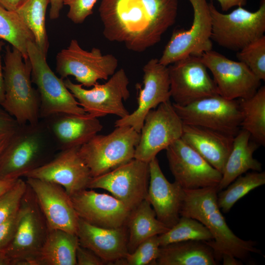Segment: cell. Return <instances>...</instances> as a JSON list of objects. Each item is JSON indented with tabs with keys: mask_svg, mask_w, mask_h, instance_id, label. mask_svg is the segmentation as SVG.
Masks as SVG:
<instances>
[{
	"mask_svg": "<svg viewBox=\"0 0 265 265\" xmlns=\"http://www.w3.org/2000/svg\"><path fill=\"white\" fill-rule=\"evenodd\" d=\"M184 190L180 215L194 218L209 230L213 240L206 242L217 261L225 255L246 260L251 253H261L255 242L239 238L228 226L218 205L216 187Z\"/></svg>",
	"mask_w": 265,
	"mask_h": 265,
	"instance_id": "2",
	"label": "cell"
},
{
	"mask_svg": "<svg viewBox=\"0 0 265 265\" xmlns=\"http://www.w3.org/2000/svg\"><path fill=\"white\" fill-rule=\"evenodd\" d=\"M52 116L50 129L61 150L81 146L103 129L98 118L87 113Z\"/></svg>",
	"mask_w": 265,
	"mask_h": 265,
	"instance_id": "25",
	"label": "cell"
},
{
	"mask_svg": "<svg viewBox=\"0 0 265 265\" xmlns=\"http://www.w3.org/2000/svg\"><path fill=\"white\" fill-rule=\"evenodd\" d=\"M250 133L240 130L234 137L231 152L225 163L222 178L216 187L218 192L225 188L238 176L251 170L262 171V163L253 157L259 145L250 141Z\"/></svg>",
	"mask_w": 265,
	"mask_h": 265,
	"instance_id": "26",
	"label": "cell"
},
{
	"mask_svg": "<svg viewBox=\"0 0 265 265\" xmlns=\"http://www.w3.org/2000/svg\"><path fill=\"white\" fill-rule=\"evenodd\" d=\"M247 0H217L221 9L223 11H227L235 6H242L247 3Z\"/></svg>",
	"mask_w": 265,
	"mask_h": 265,
	"instance_id": "43",
	"label": "cell"
},
{
	"mask_svg": "<svg viewBox=\"0 0 265 265\" xmlns=\"http://www.w3.org/2000/svg\"><path fill=\"white\" fill-rule=\"evenodd\" d=\"M234 137L214 130L184 124L181 139L222 173Z\"/></svg>",
	"mask_w": 265,
	"mask_h": 265,
	"instance_id": "24",
	"label": "cell"
},
{
	"mask_svg": "<svg viewBox=\"0 0 265 265\" xmlns=\"http://www.w3.org/2000/svg\"><path fill=\"white\" fill-rule=\"evenodd\" d=\"M99 12L105 37L129 50L144 52L161 39L144 0H102Z\"/></svg>",
	"mask_w": 265,
	"mask_h": 265,
	"instance_id": "1",
	"label": "cell"
},
{
	"mask_svg": "<svg viewBox=\"0 0 265 265\" xmlns=\"http://www.w3.org/2000/svg\"><path fill=\"white\" fill-rule=\"evenodd\" d=\"M242 115L240 127L259 145L265 144V86L247 98L238 100Z\"/></svg>",
	"mask_w": 265,
	"mask_h": 265,
	"instance_id": "30",
	"label": "cell"
},
{
	"mask_svg": "<svg viewBox=\"0 0 265 265\" xmlns=\"http://www.w3.org/2000/svg\"><path fill=\"white\" fill-rule=\"evenodd\" d=\"M193 19L188 29H176L166 45L159 62L168 65L189 56H201L212 50V17L207 0H188Z\"/></svg>",
	"mask_w": 265,
	"mask_h": 265,
	"instance_id": "11",
	"label": "cell"
},
{
	"mask_svg": "<svg viewBox=\"0 0 265 265\" xmlns=\"http://www.w3.org/2000/svg\"><path fill=\"white\" fill-rule=\"evenodd\" d=\"M117 58L112 54H103L97 48L83 50L76 39L61 50L56 56V71L61 79L75 78L83 86L90 87L100 80L108 79L116 71Z\"/></svg>",
	"mask_w": 265,
	"mask_h": 265,
	"instance_id": "10",
	"label": "cell"
},
{
	"mask_svg": "<svg viewBox=\"0 0 265 265\" xmlns=\"http://www.w3.org/2000/svg\"><path fill=\"white\" fill-rule=\"evenodd\" d=\"M27 186L26 180L19 178L10 188L0 195V224L17 212Z\"/></svg>",
	"mask_w": 265,
	"mask_h": 265,
	"instance_id": "37",
	"label": "cell"
},
{
	"mask_svg": "<svg viewBox=\"0 0 265 265\" xmlns=\"http://www.w3.org/2000/svg\"><path fill=\"white\" fill-rule=\"evenodd\" d=\"M78 147L61 150L52 159L28 172L24 177L57 184L70 195L87 188L92 178Z\"/></svg>",
	"mask_w": 265,
	"mask_h": 265,
	"instance_id": "19",
	"label": "cell"
},
{
	"mask_svg": "<svg viewBox=\"0 0 265 265\" xmlns=\"http://www.w3.org/2000/svg\"><path fill=\"white\" fill-rule=\"evenodd\" d=\"M27 53L31 66V81L36 85L39 96L40 117L47 118L58 114L86 113L65 86L64 80L52 70L46 56L34 42H28Z\"/></svg>",
	"mask_w": 265,
	"mask_h": 265,
	"instance_id": "6",
	"label": "cell"
},
{
	"mask_svg": "<svg viewBox=\"0 0 265 265\" xmlns=\"http://www.w3.org/2000/svg\"><path fill=\"white\" fill-rule=\"evenodd\" d=\"M49 230L36 197L27 185L17 211L14 236L4 249L11 260V265H36Z\"/></svg>",
	"mask_w": 265,
	"mask_h": 265,
	"instance_id": "4",
	"label": "cell"
},
{
	"mask_svg": "<svg viewBox=\"0 0 265 265\" xmlns=\"http://www.w3.org/2000/svg\"><path fill=\"white\" fill-rule=\"evenodd\" d=\"M70 197L79 217L88 223L105 228L126 225L131 211L113 196L86 188Z\"/></svg>",
	"mask_w": 265,
	"mask_h": 265,
	"instance_id": "21",
	"label": "cell"
},
{
	"mask_svg": "<svg viewBox=\"0 0 265 265\" xmlns=\"http://www.w3.org/2000/svg\"><path fill=\"white\" fill-rule=\"evenodd\" d=\"M0 39L20 51L25 60L28 59L27 44L34 42L33 34L15 11L8 10L0 4Z\"/></svg>",
	"mask_w": 265,
	"mask_h": 265,
	"instance_id": "32",
	"label": "cell"
},
{
	"mask_svg": "<svg viewBox=\"0 0 265 265\" xmlns=\"http://www.w3.org/2000/svg\"><path fill=\"white\" fill-rule=\"evenodd\" d=\"M4 45V43L0 40V106L2 104L4 100V85L3 68L1 64V53L2 50V47Z\"/></svg>",
	"mask_w": 265,
	"mask_h": 265,
	"instance_id": "45",
	"label": "cell"
},
{
	"mask_svg": "<svg viewBox=\"0 0 265 265\" xmlns=\"http://www.w3.org/2000/svg\"><path fill=\"white\" fill-rule=\"evenodd\" d=\"M149 179V163L134 158L92 177L87 189L101 188L109 191L131 211L146 198Z\"/></svg>",
	"mask_w": 265,
	"mask_h": 265,
	"instance_id": "14",
	"label": "cell"
},
{
	"mask_svg": "<svg viewBox=\"0 0 265 265\" xmlns=\"http://www.w3.org/2000/svg\"><path fill=\"white\" fill-rule=\"evenodd\" d=\"M3 67L4 100L0 106L19 126L39 123L40 99L32 85L31 66L21 53L7 46Z\"/></svg>",
	"mask_w": 265,
	"mask_h": 265,
	"instance_id": "3",
	"label": "cell"
},
{
	"mask_svg": "<svg viewBox=\"0 0 265 265\" xmlns=\"http://www.w3.org/2000/svg\"><path fill=\"white\" fill-rule=\"evenodd\" d=\"M45 146L39 123L19 126L0 159V179L21 178L47 162Z\"/></svg>",
	"mask_w": 265,
	"mask_h": 265,
	"instance_id": "8",
	"label": "cell"
},
{
	"mask_svg": "<svg viewBox=\"0 0 265 265\" xmlns=\"http://www.w3.org/2000/svg\"><path fill=\"white\" fill-rule=\"evenodd\" d=\"M184 123L170 100L146 115L134 158L149 163L161 150L181 138Z\"/></svg>",
	"mask_w": 265,
	"mask_h": 265,
	"instance_id": "13",
	"label": "cell"
},
{
	"mask_svg": "<svg viewBox=\"0 0 265 265\" xmlns=\"http://www.w3.org/2000/svg\"><path fill=\"white\" fill-rule=\"evenodd\" d=\"M172 104L184 124L206 128L234 137L240 131L242 115L238 100L217 95L186 106Z\"/></svg>",
	"mask_w": 265,
	"mask_h": 265,
	"instance_id": "12",
	"label": "cell"
},
{
	"mask_svg": "<svg viewBox=\"0 0 265 265\" xmlns=\"http://www.w3.org/2000/svg\"><path fill=\"white\" fill-rule=\"evenodd\" d=\"M212 73L219 95L229 100L247 98L260 88V80L243 62L227 58L212 50L200 56Z\"/></svg>",
	"mask_w": 265,
	"mask_h": 265,
	"instance_id": "16",
	"label": "cell"
},
{
	"mask_svg": "<svg viewBox=\"0 0 265 265\" xmlns=\"http://www.w3.org/2000/svg\"><path fill=\"white\" fill-rule=\"evenodd\" d=\"M24 0H0V4L5 9L15 11Z\"/></svg>",
	"mask_w": 265,
	"mask_h": 265,
	"instance_id": "46",
	"label": "cell"
},
{
	"mask_svg": "<svg viewBox=\"0 0 265 265\" xmlns=\"http://www.w3.org/2000/svg\"><path fill=\"white\" fill-rule=\"evenodd\" d=\"M212 17L211 39L219 46L234 51L264 35L265 32V0H261L255 12L238 7L231 12L218 11L212 1L209 3Z\"/></svg>",
	"mask_w": 265,
	"mask_h": 265,
	"instance_id": "7",
	"label": "cell"
},
{
	"mask_svg": "<svg viewBox=\"0 0 265 265\" xmlns=\"http://www.w3.org/2000/svg\"><path fill=\"white\" fill-rule=\"evenodd\" d=\"M223 261V264L224 265H242V262L239 260L236 257L225 255H223L221 260Z\"/></svg>",
	"mask_w": 265,
	"mask_h": 265,
	"instance_id": "48",
	"label": "cell"
},
{
	"mask_svg": "<svg viewBox=\"0 0 265 265\" xmlns=\"http://www.w3.org/2000/svg\"><path fill=\"white\" fill-rule=\"evenodd\" d=\"M150 179L146 199L154 210L157 219L170 228L179 220L185 190L177 183L169 182L157 158L149 163Z\"/></svg>",
	"mask_w": 265,
	"mask_h": 265,
	"instance_id": "22",
	"label": "cell"
},
{
	"mask_svg": "<svg viewBox=\"0 0 265 265\" xmlns=\"http://www.w3.org/2000/svg\"><path fill=\"white\" fill-rule=\"evenodd\" d=\"M171 98L186 106L199 100L219 95L201 57L191 55L168 66Z\"/></svg>",
	"mask_w": 265,
	"mask_h": 265,
	"instance_id": "15",
	"label": "cell"
},
{
	"mask_svg": "<svg viewBox=\"0 0 265 265\" xmlns=\"http://www.w3.org/2000/svg\"><path fill=\"white\" fill-rule=\"evenodd\" d=\"M77 265H104L106 263L91 250L78 246L76 254Z\"/></svg>",
	"mask_w": 265,
	"mask_h": 265,
	"instance_id": "40",
	"label": "cell"
},
{
	"mask_svg": "<svg viewBox=\"0 0 265 265\" xmlns=\"http://www.w3.org/2000/svg\"><path fill=\"white\" fill-rule=\"evenodd\" d=\"M126 226L128 253L133 252L147 238L161 234L169 229L157 219L154 210L146 199L131 211Z\"/></svg>",
	"mask_w": 265,
	"mask_h": 265,
	"instance_id": "29",
	"label": "cell"
},
{
	"mask_svg": "<svg viewBox=\"0 0 265 265\" xmlns=\"http://www.w3.org/2000/svg\"><path fill=\"white\" fill-rule=\"evenodd\" d=\"M165 150L169 168L175 181L184 189L218 186L222 173L181 138Z\"/></svg>",
	"mask_w": 265,
	"mask_h": 265,
	"instance_id": "17",
	"label": "cell"
},
{
	"mask_svg": "<svg viewBox=\"0 0 265 265\" xmlns=\"http://www.w3.org/2000/svg\"><path fill=\"white\" fill-rule=\"evenodd\" d=\"M17 129L13 131L0 133V159Z\"/></svg>",
	"mask_w": 265,
	"mask_h": 265,
	"instance_id": "44",
	"label": "cell"
},
{
	"mask_svg": "<svg viewBox=\"0 0 265 265\" xmlns=\"http://www.w3.org/2000/svg\"><path fill=\"white\" fill-rule=\"evenodd\" d=\"M17 220V212L0 224V250L5 249L12 240L16 229Z\"/></svg>",
	"mask_w": 265,
	"mask_h": 265,
	"instance_id": "39",
	"label": "cell"
},
{
	"mask_svg": "<svg viewBox=\"0 0 265 265\" xmlns=\"http://www.w3.org/2000/svg\"><path fill=\"white\" fill-rule=\"evenodd\" d=\"M11 260L4 250H0V265H11Z\"/></svg>",
	"mask_w": 265,
	"mask_h": 265,
	"instance_id": "49",
	"label": "cell"
},
{
	"mask_svg": "<svg viewBox=\"0 0 265 265\" xmlns=\"http://www.w3.org/2000/svg\"><path fill=\"white\" fill-rule=\"evenodd\" d=\"M115 128L108 134H97L79 147V153L92 177L105 174L134 159L140 133L130 126Z\"/></svg>",
	"mask_w": 265,
	"mask_h": 265,
	"instance_id": "5",
	"label": "cell"
},
{
	"mask_svg": "<svg viewBox=\"0 0 265 265\" xmlns=\"http://www.w3.org/2000/svg\"><path fill=\"white\" fill-rule=\"evenodd\" d=\"M236 56L260 80H265V35L238 51Z\"/></svg>",
	"mask_w": 265,
	"mask_h": 265,
	"instance_id": "35",
	"label": "cell"
},
{
	"mask_svg": "<svg viewBox=\"0 0 265 265\" xmlns=\"http://www.w3.org/2000/svg\"><path fill=\"white\" fill-rule=\"evenodd\" d=\"M64 82L80 106L92 116L99 118L113 114L122 118L130 113L123 104L130 95L129 80L123 69L116 71L105 83L97 82L89 89L68 78Z\"/></svg>",
	"mask_w": 265,
	"mask_h": 265,
	"instance_id": "9",
	"label": "cell"
},
{
	"mask_svg": "<svg viewBox=\"0 0 265 265\" xmlns=\"http://www.w3.org/2000/svg\"><path fill=\"white\" fill-rule=\"evenodd\" d=\"M159 235L147 238L131 253L114 263L117 265H156L160 244Z\"/></svg>",
	"mask_w": 265,
	"mask_h": 265,
	"instance_id": "36",
	"label": "cell"
},
{
	"mask_svg": "<svg viewBox=\"0 0 265 265\" xmlns=\"http://www.w3.org/2000/svg\"><path fill=\"white\" fill-rule=\"evenodd\" d=\"M50 18L55 20L59 18L60 13L63 6V0H50Z\"/></svg>",
	"mask_w": 265,
	"mask_h": 265,
	"instance_id": "42",
	"label": "cell"
},
{
	"mask_svg": "<svg viewBox=\"0 0 265 265\" xmlns=\"http://www.w3.org/2000/svg\"><path fill=\"white\" fill-rule=\"evenodd\" d=\"M47 221L49 229L77 234L79 217L70 196L61 186L33 178H26Z\"/></svg>",
	"mask_w": 265,
	"mask_h": 265,
	"instance_id": "20",
	"label": "cell"
},
{
	"mask_svg": "<svg viewBox=\"0 0 265 265\" xmlns=\"http://www.w3.org/2000/svg\"><path fill=\"white\" fill-rule=\"evenodd\" d=\"M50 0H24L15 11L33 34L38 49L47 56L49 42L46 27V15Z\"/></svg>",
	"mask_w": 265,
	"mask_h": 265,
	"instance_id": "31",
	"label": "cell"
},
{
	"mask_svg": "<svg viewBox=\"0 0 265 265\" xmlns=\"http://www.w3.org/2000/svg\"><path fill=\"white\" fill-rule=\"evenodd\" d=\"M19 126L15 119L0 106V133L15 130Z\"/></svg>",
	"mask_w": 265,
	"mask_h": 265,
	"instance_id": "41",
	"label": "cell"
},
{
	"mask_svg": "<svg viewBox=\"0 0 265 265\" xmlns=\"http://www.w3.org/2000/svg\"><path fill=\"white\" fill-rule=\"evenodd\" d=\"M18 179H0V195L10 188Z\"/></svg>",
	"mask_w": 265,
	"mask_h": 265,
	"instance_id": "47",
	"label": "cell"
},
{
	"mask_svg": "<svg viewBox=\"0 0 265 265\" xmlns=\"http://www.w3.org/2000/svg\"><path fill=\"white\" fill-rule=\"evenodd\" d=\"M160 246L185 241L213 240L209 230L199 221L181 216L178 222L166 232L158 236Z\"/></svg>",
	"mask_w": 265,
	"mask_h": 265,
	"instance_id": "34",
	"label": "cell"
},
{
	"mask_svg": "<svg viewBox=\"0 0 265 265\" xmlns=\"http://www.w3.org/2000/svg\"><path fill=\"white\" fill-rule=\"evenodd\" d=\"M265 184V172L253 171L238 176L225 188L217 193V203L224 213L253 189Z\"/></svg>",
	"mask_w": 265,
	"mask_h": 265,
	"instance_id": "33",
	"label": "cell"
},
{
	"mask_svg": "<svg viewBox=\"0 0 265 265\" xmlns=\"http://www.w3.org/2000/svg\"><path fill=\"white\" fill-rule=\"evenodd\" d=\"M213 250L206 241H185L159 248L157 265H216Z\"/></svg>",
	"mask_w": 265,
	"mask_h": 265,
	"instance_id": "27",
	"label": "cell"
},
{
	"mask_svg": "<svg viewBox=\"0 0 265 265\" xmlns=\"http://www.w3.org/2000/svg\"><path fill=\"white\" fill-rule=\"evenodd\" d=\"M79 245L77 234L49 229L36 265H77L76 254Z\"/></svg>",
	"mask_w": 265,
	"mask_h": 265,
	"instance_id": "28",
	"label": "cell"
},
{
	"mask_svg": "<svg viewBox=\"0 0 265 265\" xmlns=\"http://www.w3.org/2000/svg\"><path fill=\"white\" fill-rule=\"evenodd\" d=\"M97 0H63L68 7V18L75 24H81L92 14Z\"/></svg>",
	"mask_w": 265,
	"mask_h": 265,
	"instance_id": "38",
	"label": "cell"
},
{
	"mask_svg": "<svg viewBox=\"0 0 265 265\" xmlns=\"http://www.w3.org/2000/svg\"><path fill=\"white\" fill-rule=\"evenodd\" d=\"M76 234L79 244L92 251L106 264L114 265L128 253L126 225L116 228H102L79 218Z\"/></svg>",
	"mask_w": 265,
	"mask_h": 265,
	"instance_id": "23",
	"label": "cell"
},
{
	"mask_svg": "<svg viewBox=\"0 0 265 265\" xmlns=\"http://www.w3.org/2000/svg\"><path fill=\"white\" fill-rule=\"evenodd\" d=\"M143 87L138 88L137 108L125 117L117 119L115 127L130 126L140 133L145 118L152 109L170 100V80L168 66L159 59L149 60L143 68Z\"/></svg>",
	"mask_w": 265,
	"mask_h": 265,
	"instance_id": "18",
	"label": "cell"
}]
</instances>
